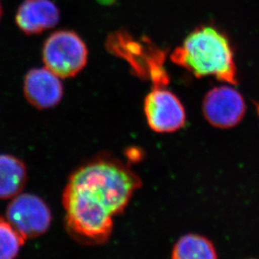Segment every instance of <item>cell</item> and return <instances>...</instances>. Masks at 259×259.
<instances>
[{"label":"cell","mask_w":259,"mask_h":259,"mask_svg":"<svg viewBox=\"0 0 259 259\" xmlns=\"http://www.w3.org/2000/svg\"><path fill=\"white\" fill-rule=\"evenodd\" d=\"M27 178V168L21 159L10 154H0V200L18 196Z\"/></svg>","instance_id":"10"},{"label":"cell","mask_w":259,"mask_h":259,"mask_svg":"<svg viewBox=\"0 0 259 259\" xmlns=\"http://www.w3.org/2000/svg\"><path fill=\"white\" fill-rule=\"evenodd\" d=\"M42 58L46 67L60 78L73 77L86 66L88 47L76 32L59 30L45 42Z\"/></svg>","instance_id":"4"},{"label":"cell","mask_w":259,"mask_h":259,"mask_svg":"<svg viewBox=\"0 0 259 259\" xmlns=\"http://www.w3.org/2000/svg\"><path fill=\"white\" fill-rule=\"evenodd\" d=\"M203 111L210 124L228 128L239 123L244 116L246 105L237 90L223 86L215 88L206 94Z\"/></svg>","instance_id":"7"},{"label":"cell","mask_w":259,"mask_h":259,"mask_svg":"<svg viewBox=\"0 0 259 259\" xmlns=\"http://www.w3.org/2000/svg\"><path fill=\"white\" fill-rule=\"evenodd\" d=\"M60 10L52 0H25L18 9L15 21L26 34H38L55 27Z\"/></svg>","instance_id":"9"},{"label":"cell","mask_w":259,"mask_h":259,"mask_svg":"<svg viewBox=\"0 0 259 259\" xmlns=\"http://www.w3.org/2000/svg\"><path fill=\"white\" fill-rule=\"evenodd\" d=\"M140 186L139 176L113 158L99 157L79 167L62 196L69 234L82 244L107 242L113 217L124 210Z\"/></svg>","instance_id":"1"},{"label":"cell","mask_w":259,"mask_h":259,"mask_svg":"<svg viewBox=\"0 0 259 259\" xmlns=\"http://www.w3.org/2000/svg\"><path fill=\"white\" fill-rule=\"evenodd\" d=\"M174 63L198 78L212 76L219 81L237 83V68L230 42L213 26H201L186 37L171 55Z\"/></svg>","instance_id":"2"},{"label":"cell","mask_w":259,"mask_h":259,"mask_svg":"<svg viewBox=\"0 0 259 259\" xmlns=\"http://www.w3.org/2000/svg\"><path fill=\"white\" fill-rule=\"evenodd\" d=\"M24 92L32 106L39 109H48L61 102L63 86L60 77L49 69L34 68L25 76Z\"/></svg>","instance_id":"8"},{"label":"cell","mask_w":259,"mask_h":259,"mask_svg":"<svg viewBox=\"0 0 259 259\" xmlns=\"http://www.w3.org/2000/svg\"><path fill=\"white\" fill-rule=\"evenodd\" d=\"M175 259L217 258V251L212 243L204 237L189 234L181 237L172 252Z\"/></svg>","instance_id":"11"},{"label":"cell","mask_w":259,"mask_h":259,"mask_svg":"<svg viewBox=\"0 0 259 259\" xmlns=\"http://www.w3.org/2000/svg\"><path fill=\"white\" fill-rule=\"evenodd\" d=\"M2 16V7H1V5H0V18Z\"/></svg>","instance_id":"13"},{"label":"cell","mask_w":259,"mask_h":259,"mask_svg":"<svg viewBox=\"0 0 259 259\" xmlns=\"http://www.w3.org/2000/svg\"><path fill=\"white\" fill-rule=\"evenodd\" d=\"M5 218L26 240L46 233L52 221L47 203L31 194H19L14 197L8 205Z\"/></svg>","instance_id":"5"},{"label":"cell","mask_w":259,"mask_h":259,"mask_svg":"<svg viewBox=\"0 0 259 259\" xmlns=\"http://www.w3.org/2000/svg\"><path fill=\"white\" fill-rule=\"evenodd\" d=\"M144 112L149 127L155 132H175L186 122L182 103L164 87H154L149 93L144 103Z\"/></svg>","instance_id":"6"},{"label":"cell","mask_w":259,"mask_h":259,"mask_svg":"<svg viewBox=\"0 0 259 259\" xmlns=\"http://www.w3.org/2000/svg\"><path fill=\"white\" fill-rule=\"evenodd\" d=\"M108 52L130 64L140 78L151 80L154 87H165L169 76L164 64L165 53L148 38H135L126 31H117L108 37Z\"/></svg>","instance_id":"3"},{"label":"cell","mask_w":259,"mask_h":259,"mask_svg":"<svg viewBox=\"0 0 259 259\" xmlns=\"http://www.w3.org/2000/svg\"><path fill=\"white\" fill-rule=\"evenodd\" d=\"M25 241L6 218L0 217V259L17 257Z\"/></svg>","instance_id":"12"}]
</instances>
